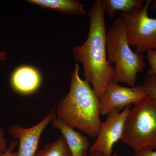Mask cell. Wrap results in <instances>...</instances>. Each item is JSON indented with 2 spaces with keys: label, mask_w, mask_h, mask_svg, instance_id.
Masks as SVG:
<instances>
[{
  "label": "cell",
  "mask_w": 156,
  "mask_h": 156,
  "mask_svg": "<svg viewBox=\"0 0 156 156\" xmlns=\"http://www.w3.org/2000/svg\"><path fill=\"white\" fill-rule=\"evenodd\" d=\"M87 14L90 20L88 38L82 46L73 47V51L76 61L83 65L85 80L99 98L112 80L115 69L107 58V30L100 0L94 2Z\"/></svg>",
  "instance_id": "cell-1"
},
{
  "label": "cell",
  "mask_w": 156,
  "mask_h": 156,
  "mask_svg": "<svg viewBox=\"0 0 156 156\" xmlns=\"http://www.w3.org/2000/svg\"><path fill=\"white\" fill-rule=\"evenodd\" d=\"M79 71V65L76 63L69 92L57 106V118L70 127L79 129L91 138H95L102 123L98 98L90 84L81 79Z\"/></svg>",
  "instance_id": "cell-2"
},
{
  "label": "cell",
  "mask_w": 156,
  "mask_h": 156,
  "mask_svg": "<svg viewBox=\"0 0 156 156\" xmlns=\"http://www.w3.org/2000/svg\"><path fill=\"white\" fill-rule=\"evenodd\" d=\"M126 36L125 23L122 17L114 20L106 35L107 58L109 64H115L112 80L134 87L136 76L145 67V58L130 48Z\"/></svg>",
  "instance_id": "cell-3"
},
{
  "label": "cell",
  "mask_w": 156,
  "mask_h": 156,
  "mask_svg": "<svg viewBox=\"0 0 156 156\" xmlns=\"http://www.w3.org/2000/svg\"><path fill=\"white\" fill-rule=\"evenodd\" d=\"M120 140L134 152L156 149V99L147 96L131 108Z\"/></svg>",
  "instance_id": "cell-4"
},
{
  "label": "cell",
  "mask_w": 156,
  "mask_h": 156,
  "mask_svg": "<svg viewBox=\"0 0 156 156\" xmlns=\"http://www.w3.org/2000/svg\"><path fill=\"white\" fill-rule=\"evenodd\" d=\"M152 2L147 0L142 7L121 14L126 24L128 44L135 47L134 52L138 54L156 49V18L148 15Z\"/></svg>",
  "instance_id": "cell-5"
},
{
  "label": "cell",
  "mask_w": 156,
  "mask_h": 156,
  "mask_svg": "<svg viewBox=\"0 0 156 156\" xmlns=\"http://www.w3.org/2000/svg\"><path fill=\"white\" fill-rule=\"evenodd\" d=\"M147 96L141 85L122 87L113 81H110L98 98L100 115H108L113 111L120 112L131 104L139 103Z\"/></svg>",
  "instance_id": "cell-6"
},
{
  "label": "cell",
  "mask_w": 156,
  "mask_h": 156,
  "mask_svg": "<svg viewBox=\"0 0 156 156\" xmlns=\"http://www.w3.org/2000/svg\"><path fill=\"white\" fill-rule=\"evenodd\" d=\"M131 108L130 105L122 112L113 111L108 115L106 120L101 124L97 139L90 146L89 153L97 152L104 156L112 155L113 146L122 138L126 119Z\"/></svg>",
  "instance_id": "cell-7"
},
{
  "label": "cell",
  "mask_w": 156,
  "mask_h": 156,
  "mask_svg": "<svg viewBox=\"0 0 156 156\" xmlns=\"http://www.w3.org/2000/svg\"><path fill=\"white\" fill-rule=\"evenodd\" d=\"M56 117V113L53 109L41 121L32 127L26 128L20 125L10 126L8 129L9 134L18 140L17 156H34L42 133Z\"/></svg>",
  "instance_id": "cell-8"
},
{
  "label": "cell",
  "mask_w": 156,
  "mask_h": 156,
  "mask_svg": "<svg viewBox=\"0 0 156 156\" xmlns=\"http://www.w3.org/2000/svg\"><path fill=\"white\" fill-rule=\"evenodd\" d=\"M41 76L39 71L27 66H20L14 70L11 78L12 88L23 95L35 92L41 86Z\"/></svg>",
  "instance_id": "cell-9"
},
{
  "label": "cell",
  "mask_w": 156,
  "mask_h": 156,
  "mask_svg": "<svg viewBox=\"0 0 156 156\" xmlns=\"http://www.w3.org/2000/svg\"><path fill=\"white\" fill-rule=\"evenodd\" d=\"M51 123L53 128L59 130L64 136L71 156L87 155L91 146L87 136L75 131L57 117Z\"/></svg>",
  "instance_id": "cell-10"
},
{
  "label": "cell",
  "mask_w": 156,
  "mask_h": 156,
  "mask_svg": "<svg viewBox=\"0 0 156 156\" xmlns=\"http://www.w3.org/2000/svg\"><path fill=\"white\" fill-rule=\"evenodd\" d=\"M27 2L68 14H87L84 11V5L75 0H28Z\"/></svg>",
  "instance_id": "cell-11"
},
{
  "label": "cell",
  "mask_w": 156,
  "mask_h": 156,
  "mask_svg": "<svg viewBox=\"0 0 156 156\" xmlns=\"http://www.w3.org/2000/svg\"><path fill=\"white\" fill-rule=\"evenodd\" d=\"M102 9L106 12L108 17L114 19L116 12L128 13L136 8L144 6L143 0H100Z\"/></svg>",
  "instance_id": "cell-12"
},
{
  "label": "cell",
  "mask_w": 156,
  "mask_h": 156,
  "mask_svg": "<svg viewBox=\"0 0 156 156\" xmlns=\"http://www.w3.org/2000/svg\"><path fill=\"white\" fill-rule=\"evenodd\" d=\"M34 156H71L64 136L62 135L56 141L47 144L37 151Z\"/></svg>",
  "instance_id": "cell-13"
},
{
  "label": "cell",
  "mask_w": 156,
  "mask_h": 156,
  "mask_svg": "<svg viewBox=\"0 0 156 156\" xmlns=\"http://www.w3.org/2000/svg\"><path fill=\"white\" fill-rule=\"evenodd\" d=\"M141 86L146 92L147 96L156 99V76L147 75Z\"/></svg>",
  "instance_id": "cell-14"
},
{
  "label": "cell",
  "mask_w": 156,
  "mask_h": 156,
  "mask_svg": "<svg viewBox=\"0 0 156 156\" xmlns=\"http://www.w3.org/2000/svg\"><path fill=\"white\" fill-rule=\"evenodd\" d=\"M147 58L150 66L147 75L156 76V49L147 52Z\"/></svg>",
  "instance_id": "cell-15"
},
{
  "label": "cell",
  "mask_w": 156,
  "mask_h": 156,
  "mask_svg": "<svg viewBox=\"0 0 156 156\" xmlns=\"http://www.w3.org/2000/svg\"><path fill=\"white\" fill-rule=\"evenodd\" d=\"M5 136L4 130L2 128L0 127V156L2 155L8 149V146Z\"/></svg>",
  "instance_id": "cell-16"
},
{
  "label": "cell",
  "mask_w": 156,
  "mask_h": 156,
  "mask_svg": "<svg viewBox=\"0 0 156 156\" xmlns=\"http://www.w3.org/2000/svg\"><path fill=\"white\" fill-rule=\"evenodd\" d=\"M18 142L17 140H12L9 143V146L5 152L1 156H17V152H14L15 148L18 145Z\"/></svg>",
  "instance_id": "cell-17"
},
{
  "label": "cell",
  "mask_w": 156,
  "mask_h": 156,
  "mask_svg": "<svg viewBox=\"0 0 156 156\" xmlns=\"http://www.w3.org/2000/svg\"><path fill=\"white\" fill-rule=\"evenodd\" d=\"M133 156H156V149L155 150H141L136 151Z\"/></svg>",
  "instance_id": "cell-18"
},
{
  "label": "cell",
  "mask_w": 156,
  "mask_h": 156,
  "mask_svg": "<svg viewBox=\"0 0 156 156\" xmlns=\"http://www.w3.org/2000/svg\"><path fill=\"white\" fill-rule=\"evenodd\" d=\"M86 156H104L102 154L99 153L95 152L93 153H89L87 154ZM112 156H118L117 154H113Z\"/></svg>",
  "instance_id": "cell-19"
},
{
  "label": "cell",
  "mask_w": 156,
  "mask_h": 156,
  "mask_svg": "<svg viewBox=\"0 0 156 156\" xmlns=\"http://www.w3.org/2000/svg\"><path fill=\"white\" fill-rule=\"evenodd\" d=\"M7 60V56L5 53L0 51V61H5Z\"/></svg>",
  "instance_id": "cell-20"
},
{
  "label": "cell",
  "mask_w": 156,
  "mask_h": 156,
  "mask_svg": "<svg viewBox=\"0 0 156 156\" xmlns=\"http://www.w3.org/2000/svg\"><path fill=\"white\" fill-rule=\"evenodd\" d=\"M151 8L153 11L156 12V0L152 2L151 5Z\"/></svg>",
  "instance_id": "cell-21"
}]
</instances>
